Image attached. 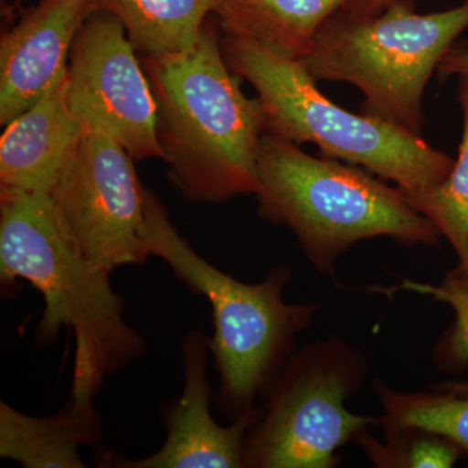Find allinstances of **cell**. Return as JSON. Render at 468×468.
<instances>
[{
  "mask_svg": "<svg viewBox=\"0 0 468 468\" xmlns=\"http://www.w3.org/2000/svg\"><path fill=\"white\" fill-rule=\"evenodd\" d=\"M2 285L27 280L45 301L37 344L48 346L66 329L75 338L70 397L94 399L104 381L146 351L126 323L111 272L88 260L61 229L48 194L0 190Z\"/></svg>",
  "mask_w": 468,
  "mask_h": 468,
  "instance_id": "cell-1",
  "label": "cell"
},
{
  "mask_svg": "<svg viewBox=\"0 0 468 468\" xmlns=\"http://www.w3.org/2000/svg\"><path fill=\"white\" fill-rule=\"evenodd\" d=\"M156 101V133L168 175L185 198L224 203L258 190V150L266 117L228 67L218 27L206 21L184 54L144 57Z\"/></svg>",
  "mask_w": 468,
  "mask_h": 468,
  "instance_id": "cell-2",
  "label": "cell"
},
{
  "mask_svg": "<svg viewBox=\"0 0 468 468\" xmlns=\"http://www.w3.org/2000/svg\"><path fill=\"white\" fill-rule=\"evenodd\" d=\"M258 214L289 228L314 268L335 279V266L353 246L387 237L403 246H439L441 233L399 187L365 168L315 158L270 133L257 158Z\"/></svg>",
  "mask_w": 468,
  "mask_h": 468,
  "instance_id": "cell-3",
  "label": "cell"
},
{
  "mask_svg": "<svg viewBox=\"0 0 468 468\" xmlns=\"http://www.w3.org/2000/svg\"><path fill=\"white\" fill-rule=\"evenodd\" d=\"M144 237L150 255L211 304L214 335L209 351L220 385L218 411L236 420L255 408L294 351L295 337L309 329L318 303H286L289 264L273 267L260 282H239L206 261L176 229L158 197L146 189Z\"/></svg>",
  "mask_w": 468,
  "mask_h": 468,
  "instance_id": "cell-4",
  "label": "cell"
},
{
  "mask_svg": "<svg viewBox=\"0 0 468 468\" xmlns=\"http://www.w3.org/2000/svg\"><path fill=\"white\" fill-rule=\"evenodd\" d=\"M221 48L232 72L257 90L266 133L295 144H316L325 158L360 165L393 181L405 194L436 186L451 174L452 156L433 149L421 135L337 106L319 90L300 60L228 34Z\"/></svg>",
  "mask_w": 468,
  "mask_h": 468,
  "instance_id": "cell-5",
  "label": "cell"
},
{
  "mask_svg": "<svg viewBox=\"0 0 468 468\" xmlns=\"http://www.w3.org/2000/svg\"><path fill=\"white\" fill-rule=\"evenodd\" d=\"M467 27L468 0L430 15H419L412 0H392L367 17L338 9L300 61L316 81L358 88L363 115L421 135L428 81Z\"/></svg>",
  "mask_w": 468,
  "mask_h": 468,
  "instance_id": "cell-6",
  "label": "cell"
},
{
  "mask_svg": "<svg viewBox=\"0 0 468 468\" xmlns=\"http://www.w3.org/2000/svg\"><path fill=\"white\" fill-rule=\"evenodd\" d=\"M362 351L341 335L294 350L268 385L243 445L245 468H334L337 452L378 419L345 402L368 377Z\"/></svg>",
  "mask_w": 468,
  "mask_h": 468,
  "instance_id": "cell-7",
  "label": "cell"
},
{
  "mask_svg": "<svg viewBox=\"0 0 468 468\" xmlns=\"http://www.w3.org/2000/svg\"><path fill=\"white\" fill-rule=\"evenodd\" d=\"M133 160L109 135L85 128L48 194L68 239L110 272L150 257L144 237L146 187Z\"/></svg>",
  "mask_w": 468,
  "mask_h": 468,
  "instance_id": "cell-8",
  "label": "cell"
},
{
  "mask_svg": "<svg viewBox=\"0 0 468 468\" xmlns=\"http://www.w3.org/2000/svg\"><path fill=\"white\" fill-rule=\"evenodd\" d=\"M122 21L95 9L68 57V107L86 129L101 132L137 160L163 159L156 101Z\"/></svg>",
  "mask_w": 468,
  "mask_h": 468,
  "instance_id": "cell-9",
  "label": "cell"
},
{
  "mask_svg": "<svg viewBox=\"0 0 468 468\" xmlns=\"http://www.w3.org/2000/svg\"><path fill=\"white\" fill-rule=\"evenodd\" d=\"M184 388L180 397L162 406L167 439L158 452L141 460L104 455L101 467L243 468L246 435L261 414L255 406L229 426L212 417L214 390L207 380L209 337L194 329L183 340Z\"/></svg>",
  "mask_w": 468,
  "mask_h": 468,
  "instance_id": "cell-10",
  "label": "cell"
},
{
  "mask_svg": "<svg viewBox=\"0 0 468 468\" xmlns=\"http://www.w3.org/2000/svg\"><path fill=\"white\" fill-rule=\"evenodd\" d=\"M95 0H42L0 46V124L5 126L45 97L66 70L70 48Z\"/></svg>",
  "mask_w": 468,
  "mask_h": 468,
  "instance_id": "cell-11",
  "label": "cell"
},
{
  "mask_svg": "<svg viewBox=\"0 0 468 468\" xmlns=\"http://www.w3.org/2000/svg\"><path fill=\"white\" fill-rule=\"evenodd\" d=\"M66 70L42 100L5 125L0 140V185L50 194L84 133L68 107Z\"/></svg>",
  "mask_w": 468,
  "mask_h": 468,
  "instance_id": "cell-12",
  "label": "cell"
},
{
  "mask_svg": "<svg viewBox=\"0 0 468 468\" xmlns=\"http://www.w3.org/2000/svg\"><path fill=\"white\" fill-rule=\"evenodd\" d=\"M101 439L92 399L70 397L48 417H30L0 402V457L26 468H84V446Z\"/></svg>",
  "mask_w": 468,
  "mask_h": 468,
  "instance_id": "cell-13",
  "label": "cell"
},
{
  "mask_svg": "<svg viewBox=\"0 0 468 468\" xmlns=\"http://www.w3.org/2000/svg\"><path fill=\"white\" fill-rule=\"evenodd\" d=\"M350 0H218L224 33L263 46L273 54L302 60L319 30Z\"/></svg>",
  "mask_w": 468,
  "mask_h": 468,
  "instance_id": "cell-14",
  "label": "cell"
},
{
  "mask_svg": "<svg viewBox=\"0 0 468 468\" xmlns=\"http://www.w3.org/2000/svg\"><path fill=\"white\" fill-rule=\"evenodd\" d=\"M218 0H95L125 27L129 41L144 57L184 54L201 38L206 17Z\"/></svg>",
  "mask_w": 468,
  "mask_h": 468,
  "instance_id": "cell-15",
  "label": "cell"
},
{
  "mask_svg": "<svg viewBox=\"0 0 468 468\" xmlns=\"http://www.w3.org/2000/svg\"><path fill=\"white\" fill-rule=\"evenodd\" d=\"M372 387L384 410L378 421L384 433L418 428L443 437L468 458V394L436 385L433 390L399 392L378 378Z\"/></svg>",
  "mask_w": 468,
  "mask_h": 468,
  "instance_id": "cell-16",
  "label": "cell"
},
{
  "mask_svg": "<svg viewBox=\"0 0 468 468\" xmlns=\"http://www.w3.org/2000/svg\"><path fill=\"white\" fill-rule=\"evenodd\" d=\"M458 103L462 111V138L458 158L441 183L423 192L405 194L417 211L430 218L458 258L468 264V79L458 77Z\"/></svg>",
  "mask_w": 468,
  "mask_h": 468,
  "instance_id": "cell-17",
  "label": "cell"
},
{
  "mask_svg": "<svg viewBox=\"0 0 468 468\" xmlns=\"http://www.w3.org/2000/svg\"><path fill=\"white\" fill-rule=\"evenodd\" d=\"M414 292L418 294L430 295L436 301L449 304L454 320L452 325L443 332L432 349V360L437 368L448 374H461L468 368V264H457L443 276L442 282L437 285L403 280L401 285L383 292ZM436 387L451 392L468 394L466 383H446Z\"/></svg>",
  "mask_w": 468,
  "mask_h": 468,
  "instance_id": "cell-18",
  "label": "cell"
},
{
  "mask_svg": "<svg viewBox=\"0 0 468 468\" xmlns=\"http://www.w3.org/2000/svg\"><path fill=\"white\" fill-rule=\"evenodd\" d=\"M383 442L363 431L356 439L368 461L378 468H451L461 451L451 441L418 428L384 433Z\"/></svg>",
  "mask_w": 468,
  "mask_h": 468,
  "instance_id": "cell-19",
  "label": "cell"
},
{
  "mask_svg": "<svg viewBox=\"0 0 468 468\" xmlns=\"http://www.w3.org/2000/svg\"><path fill=\"white\" fill-rule=\"evenodd\" d=\"M440 75L466 77L468 79V48H452L439 66Z\"/></svg>",
  "mask_w": 468,
  "mask_h": 468,
  "instance_id": "cell-20",
  "label": "cell"
},
{
  "mask_svg": "<svg viewBox=\"0 0 468 468\" xmlns=\"http://www.w3.org/2000/svg\"><path fill=\"white\" fill-rule=\"evenodd\" d=\"M392 0H350L343 11L356 17H367L383 11Z\"/></svg>",
  "mask_w": 468,
  "mask_h": 468,
  "instance_id": "cell-21",
  "label": "cell"
}]
</instances>
